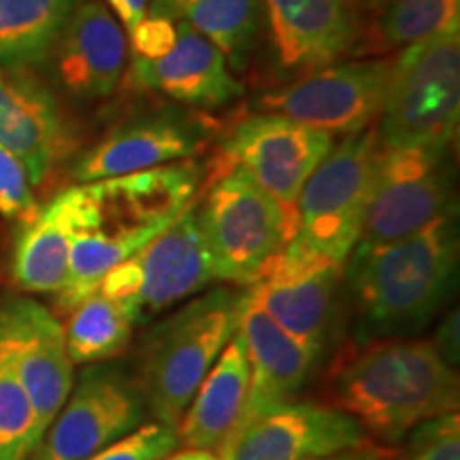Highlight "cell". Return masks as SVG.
<instances>
[{"label":"cell","mask_w":460,"mask_h":460,"mask_svg":"<svg viewBox=\"0 0 460 460\" xmlns=\"http://www.w3.org/2000/svg\"><path fill=\"white\" fill-rule=\"evenodd\" d=\"M205 175L200 163L181 160L75 186L77 228L66 281L56 295L58 312L71 314L99 290L111 269L135 256L197 203Z\"/></svg>","instance_id":"obj_1"},{"label":"cell","mask_w":460,"mask_h":460,"mask_svg":"<svg viewBox=\"0 0 460 460\" xmlns=\"http://www.w3.org/2000/svg\"><path fill=\"white\" fill-rule=\"evenodd\" d=\"M331 405L371 439L394 444L424 420L458 411V373L422 339L356 343L337 356L326 388Z\"/></svg>","instance_id":"obj_2"},{"label":"cell","mask_w":460,"mask_h":460,"mask_svg":"<svg viewBox=\"0 0 460 460\" xmlns=\"http://www.w3.org/2000/svg\"><path fill=\"white\" fill-rule=\"evenodd\" d=\"M458 273L456 214L382 245H356L343 278L356 307V343L422 329L452 295Z\"/></svg>","instance_id":"obj_3"},{"label":"cell","mask_w":460,"mask_h":460,"mask_svg":"<svg viewBox=\"0 0 460 460\" xmlns=\"http://www.w3.org/2000/svg\"><path fill=\"white\" fill-rule=\"evenodd\" d=\"M241 290L216 288L143 332L137 373L149 416L177 429L188 402L237 331Z\"/></svg>","instance_id":"obj_4"},{"label":"cell","mask_w":460,"mask_h":460,"mask_svg":"<svg viewBox=\"0 0 460 460\" xmlns=\"http://www.w3.org/2000/svg\"><path fill=\"white\" fill-rule=\"evenodd\" d=\"M377 149L376 126L332 146L298 194V228L286 256L345 267L360 239Z\"/></svg>","instance_id":"obj_5"},{"label":"cell","mask_w":460,"mask_h":460,"mask_svg":"<svg viewBox=\"0 0 460 460\" xmlns=\"http://www.w3.org/2000/svg\"><path fill=\"white\" fill-rule=\"evenodd\" d=\"M379 147H450L460 119V31L402 49L379 113Z\"/></svg>","instance_id":"obj_6"},{"label":"cell","mask_w":460,"mask_h":460,"mask_svg":"<svg viewBox=\"0 0 460 460\" xmlns=\"http://www.w3.org/2000/svg\"><path fill=\"white\" fill-rule=\"evenodd\" d=\"M197 217L214 261L216 279L247 288L295 239L298 216L239 172L205 181Z\"/></svg>","instance_id":"obj_7"},{"label":"cell","mask_w":460,"mask_h":460,"mask_svg":"<svg viewBox=\"0 0 460 460\" xmlns=\"http://www.w3.org/2000/svg\"><path fill=\"white\" fill-rule=\"evenodd\" d=\"M214 281V261L194 203L143 250L111 269L96 292L118 303L135 326H143Z\"/></svg>","instance_id":"obj_8"},{"label":"cell","mask_w":460,"mask_h":460,"mask_svg":"<svg viewBox=\"0 0 460 460\" xmlns=\"http://www.w3.org/2000/svg\"><path fill=\"white\" fill-rule=\"evenodd\" d=\"M456 214L450 147H379L356 245H382Z\"/></svg>","instance_id":"obj_9"},{"label":"cell","mask_w":460,"mask_h":460,"mask_svg":"<svg viewBox=\"0 0 460 460\" xmlns=\"http://www.w3.org/2000/svg\"><path fill=\"white\" fill-rule=\"evenodd\" d=\"M332 146L335 137L314 126L278 113L250 115L220 141L205 181L239 172L298 216V194Z\"/></svg>","instance_id":"obj_10"},{"label":"cell","mask_w":460,"mask_h":460,"mask_svg":"<svg viewBox=\"0 0 460 460\" xmlns=\"http://www.w3.org/2000/svg\"><path fill=\"white\" fill-rule=\"evenodd\" d=\"M396 56L341 60L258 96L262 113H278L329 135H356L382 113Z\"/></svg>","instance_id":"obj_11"},{"label":"cell","mask_w":460,"mask_h":460,"mask_svg":"<svg viewBox=\"0 0 460 460\" xmlns=\"http://www.w3.org/2000/svg\"><path fill=\"white\" fill-rule=\"evenodd\" d=\"M147 416L135 376L113 365H90L31 460H88L146 424Z\"/></svg>","instance_id":"obj_12"},{"label":"cell","mask_w":460,"mask_h":460,"mask_svg":"<svg viewBox=\"0 0 460 460\" xmlns=\"http://www.w3.org/2000/svg\"><path fill=\"white\" fill-rule=\"evenodd\" d=\"M216 132L217 126L207 115L164 107L113 128L77 160L73 177L77 183H92L192 160L216 139Z\"/></svg>","instance_id":"obj_13"},{"label":"cell","mask_w":460,"mask_h":460,"mask_svg":"<svg viewBox=\"0 0 460 460\" xmlns=\"http://www.w3.org/2000/svg\"><path fill=\"white\" fill-rule=\"evenodd\" d=\"M0 354L31 396L39 430L45 435L75 384L65 326L34 298L11 296L0 303Z\"/></svg>","instance_id":"obj_14"},{"label":"cell","mask_w":460,"mask_h":460,"mask_svg":"<svg viewBox=\"0 0 460 460\" xmlns=\"http://www.w3.org/2000/svg\"><path fill=\"white\" fill-rule=\"evenodd\" d=\"M275 73L286 82L356 58L360 0H262Z\"/></svg>","instance_id":"obj_15"},{"label":"cell","mask_w":460,"mask_h":460,"mask_svg":"<svg viewBox=\"0 0 460 460\" xmlns=\"http://www.w3.org/2000/svg\"><path fill=\"white\" fill-rule=\"evenodd\" d=\"M373 441L337 407L292 401L269 411L216 454L220 460H309L354 450Z\"/></svg>","instance_id":"obj_16"},{"label":"cell","mask_w":460,"mask_h":460,"mask_svg":"<svg viewBox=\"0 0 460 460\" xmlns=\"http://www.w3.org/2000/svg\"><path fill=\"white\" fill-rule=\"evenodd\" d=\"M343 269L337 262L281 254L243 290L281 331L320 356L329 337L332 303Z\"/></svg>","instance_id":"obj_17"},{"label":"cell","mask_w":460,"mask_h":460,"mask_svg":"<svg viewBox=\"0 0 460 460\" xmlns=\"http://www.w3.org/2000/svg\"><path fill=\"white\" fill-rule=\"evenodd\" d=\"M175 22V37L158 56H128L126 75L130 88L156 92L194 109H217L233 102L243 88L230 73L226 58L186 22Z\"/></svg>","instance_id":"obj_18"},{"label":"cell","mask_w":460,"mask_h":460,"mask_svg":"<svg viewBox=\"0 0 460 460\" xmlns=\"http://www.w3.org/2000/svg\"><path fill=\"white\" fill-rule=\"evenodd\" d=\"M237 332L250 365V390L239 427L226 444L269 411L296 401L298 390L318 360V356L281 331L245 290H241L237 305Z\"/></svg>","instance_id":"obj_19"},{"label":"cell","mask_w":460,"mask_h":460,"mask_svg":"<svg viewBox=\"0 0 460 460\" xmlns=\"http://www.w3.org/2000/svg\"><path fill=\"white\" fill-rule=\"evenodd\" d=\"M58 84L77 99H107L122 84L128 43L99 0L75 4L49 56ZM48 60V62H49Z\"/></svg>","instance_id":"obj_20"},{"label":"cell","mask_w":460,"mask_h":460,"mask_svg":"<svg viewBox=\"0 0 460 460\" xmlns=\"http://www.w3.org/2000/svg\"><path fill=\"white\" fill-rule=\"evenodd\" d=\"M0 146L24 163L32 188L66 154L60 107L32 71L0 68Z\"/></svg>","instance_id":"obj_21"},{"label":"cell","mask_w":460,"mask_h":460,"mask_svg":"<svg viewBox=\"0 0 460 460\" xmlns=\"http://www.w3.org/2000/svg\"><path fill=\"white\" fill-rule=\"evenodd\" d=\"M250 365L239 332L226 343L216 365L207 373L177 424L180 444L188 450L217 452L237 430L243 416Z\"/></svg>","instance_id":"obj_22"},{"label":"cell","mask_w":460,"mask_h":460,"mask_svg":"<svg viewBox=\"0 0 460 460\" xmlns=\"http://www.w3.org/2000/svg\"><path fill=\"white\" fill-rule=\"evenodd\" d=\"M77 228L75 188L41 209L34 222L17 237L13 252V279L26 292L56 296L66 281L68 254Z\"/></svg>","instance_id":"obj_23"},{"label":"cell","mask_w":460,"mask_h":460,"mask_svg":"<svg viewBox=\"0 0 460 460\" xmlns=\"http://www.w3.org/2000/svg\"><path fill=\"white\" fill-rule=\"evenodd\" d=\"M460 31V0H367L356 58L396 56L420 41Z\"/></svg>","instance_id":"obj_24"},{"label":"cell","mask_w":460,"mask_h":460,"mask_svg":"<svg viewBox=\"0 0 460 460\" xmlns=\"http://www.w3.org/2000/svg\"><path fill=\"white\" fill-rule=\"evenodd\" d=\"M147 11L186 22L222 51L228 66L243 71L258 37L262 0H149Z\"/></svg>","instance_id":"obj_25"},{"label":"cell","mask_w":460,"mask_h":460,"mask_svg":"<svg viewBox=\"0 0 460 460\" xmlns=\"http://www.w3.org/2000/svg\"><path fill=\"white\" fill-rule=\"evenodd\" d=\"M73 7L75 0H0V68L45 65Z\"/></svg>","instance_id":"obj_26"},{"label":"cell","mask_w":460,"mask_h":460,"mask_svg":"<svg viewBox=\"0 0 460 460\" xmlns=\"http://www.w3.org/2000/svg\"><path fill=\"white\" fill-rule=\"evenodd\" d=\"M135 329V322L118 303L94 292L68 314L65 326L68 356L73 365L115 358L128 348Z\"/></svg>","instance_id":"obj_27"},{"label":"cell","mask_w":460,"mask_h":460,"mask_svg":"<svg viewBox=\"0 0 460 460\" xmlns=\"http://www.w3.org/2000/svg\"><path fill=\"white\" fill-rule=\"evenodd\" d=\"M41 439L31 396L0 354V460H31Z\"/></svg>","instance_id":"obj_28"},{"label":"cell","mask_w":460,"mask_h":460,"mask_svg":"<svg viewBox=\"0 0 460 460\" xmlns=\"http://www.w3.org/2000/svg\"><path fill=\"white\" fill-rule=\"evenodd\" d=\"M39 214L41 205L34 199L24 163L7 147L0 146V216L28 226L37 220Z\"/></svg>","instance_id":"obj_29"},{"label":"cell","mask_w":460,"mask_h":460,"mask_svg":"<svg viewBox=\"0 0 460 460\" xmlns=\"http://www.w3.org/2000/svg\"><path fill=\"white\" fill-rule=\"evenodd\" d=\"M399 460H460L458 411L424 420L410 430L407 450Z\"/></svg>","instance_id":"obj_30"},{"label":"cell","mask_w":460,"mask_h":460,"mask_svg":"<svg viewBox=\"0 0 460 460\" xmlns=\"http://www.w3.org/2000/svg\"><path fill=\"white\" fill-rule=\"evenodd\" d=\"M180 447L177 429L158 422H146L122 439L113 441L105 450L88 460H163Z\"/></svg>","instance_id":"obj_31"},{"label":"cell","mask_w":460,"mask_h":460,"mask_svg":"<svg viewBox=\"0 0 460 460\" xmlns=\"http://www.w3.org/2000/svg\"><path fill=\"white\" fill-rule=\"evenodd\" d=\"M435 349L439 352L441 358H444L447 365L456 369L458 367V309L447 314V318L441 322L439 331L433 341Z\"/></svg>","instance_id":"obj_32"},{"label":"cell","mask_w":460,"mask_h":460,"mask_svg":"<svg viewBox=\"0 0 460 460\" xmlns=\"http://www.w3.org/2000/svg\"><path fill=\"white\" fill-rule=\"evenodd\" d=\"M396 456H399V452L393 450V447L369 441V444L354 447V450H345L339 454H331V456L309 458V460H393Z\"/></svg>","instance_id":"obj_33"},{"label":"cell","mask_w":460,"mask_h":460,"mask_svg":"<svg viewBox=\"0 0 460 460\" xmlns=\"http://www.w3.org/2000/svg\"><path fill=\"white\" fill-rule=\"evenodd\" d=\"M107 4L111 7L122 28L130 32L146 17L149 0H107Z\"/></svg>","instance_id":"obj_34"},{"label":"cell","mask_w":460,"mask_h":460,"mask_svg":"<svg viewBox=\"0 0 460 460\" xmlns=\"http://www.w3.org/2000/svg\"><path fill=\"white\" fill-rule=\"evenodd\" d=\"M190 458V450L186 447V450H181V452H172V454H169V456L166 458H163V460H188Z\"/></svg>","instance_id":"obj_35"},{"label":"cell","mask_w":460,"mask_h":460,"mask_svg":"<svg viewBox=\"0 0 460 460\" xmlns=\"http://www.w3.org/2000/svg\"><path fill=\"white\" fill-rule=\"evenodd\" d=\"M393 460H399V456H396V458H393Z\"/></svg>","instance_id":"obj_36"}]
</instances>
